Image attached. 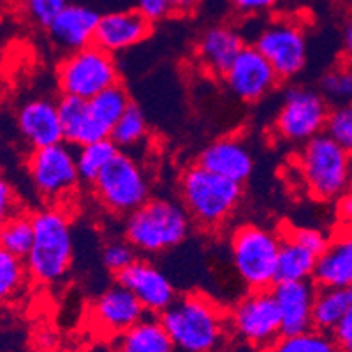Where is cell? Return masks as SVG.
<instances>
[{
    "label": "cell",
    "mask_w": 352,
    "mask_h": 352,
    "mask_svg": "<svg viewBox=\"0 0 352 352\" xmlns=\"http://www.w3.org/2000/svg\"><path fill=\"white\" fill-rule=\"evenodd\" d=\"M138 259V250L129 243L127 238L108 241L102 248V264L111 275L118 276Z\"/></svg>",
    "instance_id": "obj_35"
},
{
    "label": "cell",
    "mask_w": 352,
    "mask_h": 352,
    "mask_svg": "<svg viewBox=\"0 0 352 352\" xmlns=\"http://www.w3.org/2000/svg\"><path fill=\"white\" fill-rule=\"evenodd\" d=\"M16 125L25 143L32 150L64 141L58 100L36 97L27 100L16 115Z\"/></svg>",
    "instance_id": "obj_18"
},
{
    "label": "cell",
    "mask_w": 352,
    "mask_h": 352,
    "mask_svg": "<svg viewBox=\"0 0 352 352\" xmlns=\"http://www.w3.org/2000/svg\"><path fill=\"white\" fill-rule=\"evenodd\" d=\"M34 243V217L25 212H16L0 224V247L14 254L27 257Z\"/></svg>",
    "instance_id": "obj_29"
},
{
    "label": "cell",
    "mask_w": 352,
    "mask_h": 352,
    "mask_svg": "<svg viewBox=\"0 0 352 352\" xmlns=\"http://www.w3.org/2000/svg\"><path fill=\"white\" fill-rule=\"evenodd\" d=\"M30 273L23 257L0 247V303L11 301L23 292Z\"/></svg>",
    "instance_id": "obj_32"
},
{
    "label": "cell",
    "mask_w": 352,
    "mask_h": 352,
    "mask_svg": "<svg viewBox=\"0 0 352 352\" xmlns=\"http://www.w3.org/2000/svg\"><path fill=\"white\" fill-rule=\"evenodd\" d=\"M136 9H140L144 16L152 20L153 23L171 16V11H169L166 0H136Z\"/></svg>",
    "instance_id": "obj_39"
},
{
    "label": "cell",
    "mask_w": 352,
    "mask_h": 352,
    "mask_svg": "<svg viewBox=\"0 0 352 352\" xmlns=\"http://www.w3.org/2000/svg\"><path fill=\"white\" fill-rule=\"evenodd\" d=\"M116 282L125 285L141 301L144 310L155 316L168 310L178 298L169 276L148 259L138 257L125 272L116 276Z\"/></svg>",
    "instance_id": "obj_14"
},
{
    "label": "cell",
    "mask_w": 352,
    "mask_h": 352,
    "mask_svg": "<svg viewBox=\"0 0 352 352\" xmlns=\"http://www.w3.org/2000/svg\"><path fill=\"white\" fill-rule=\"evenodd\" d=\"M282 319V335H296L312 329V308L317 285L310 280L276 282L272 287Z\"/></svg>",
    "instance_id": "obj_20"
},
{
    "label": "cell",
    "mask_w": 352,
    "mask_h": 352,
    "mask_svg": "<svg viewBox=\"0 0 352 352\" xmlns=\"http://www.w3.org/2000/svg\"><path fill=\"white\" fill-rule=\"evenodd\" d=\"M159 317L178 351L220 352L224 347L228 312L204 292L182 294Z\"/></svg>",
    "instance_id": "obj_1"
},
{
    "label": "cell",
    "mask_w": 352,
    "mask_h": 352,
    "mask_svg": "<svg viewBox=\"0 0 352 352\" xmlns=\"http://www.w3.org/2000/svg\"><path fill=\"white\" fill-rule=\"evenodd\" d=\"M349 192H352V164H351V175H349V187H347Z\"/></svg>",
    "instance_id": "obj_44"
},
{
    "label": "cell",
    "mask_w": 352,
    "mask_h": 352,
    "mask_svg": "<svg viewBox=\"0 0 352 352\" xmlns=\"http://www.w3.org/2000/svg\"><path fill=\"white\" fill-rule=\"evenodd\" d=\"M116 83H120V69L115 55L96 43L67 53L56 67V85L62 96L90 100Z\"/></svg>",
    "instance_id": "obj_7"
},
{
    "label": "cell",
    "mask_w": 352,
    "mask_h": 352,
    "mask_svg": "<svg viewBox=\"0 0 352 352\" xmlns=\"http://www.w3.org/2000/svg\"><path fill=\"white\" fill-rule=\"evenodd\" d=\"M109 138L122 152L140 146L148 138V120L143 109L132 102L127 111L120 116V120L113 125Z\"/></svg>",
    "instance_id": "obj_30"
},
{
    "label": "cell",
    "mask_w": 352,
    "mask_h": 352,
    "mask_svg": "<svg viewBox=\"0 0 352 352\" xmlns=\"http://www.w3.org/2000/svg\"><path fill=\"white\" fill-rule=\"evenodd\" d=\"M25 11L34 23L48 27L58 12L69 4L67 0H23Z\"/></svg>",
    "instance_id": "obj_36"
},
{
    "label": "cell",
    "mask_w": 352,
    "mask_h": 352,
    "mask_svg": "<svg viewBox=\"0 0 352 352\" xmlns=\"http://www.w3.org/2000/svg\"><path fill=\"white\" fill-rule=\"evenodd\" d=\"M97 203L115 217H127L150 199L148 176L141 164L127 152L106 166L92 184Z\"/></svg>",
    "instance_id": "obj_8"
},
{
    "label": "cell",
    "mask_w": 352,
    "mask_h": 352,
    "mask_svg": "<svg viewBox=\"0 0 352 352\" xmlns=\"http://www.w3.org/2000/svg\"><path fill=\"white\" fill-rule=\"evenodd\" d=\"M224 81L236 99L247 104H256L266 99L282 80L266 56L254 44H247L226 72Z\"/></svg>",
    "instance_id": "obj_13"
},
{
    "label": "cell",
    "mask_w": 352,
    "mask_h": 352,
    "mask_svg": "<svg viewBox=\"0 0 352 352\" xmlns=\"http://www.w3.org/2000/svg\"><path fill=\"white\" fill-rule=\"evenodd\" d=\"M231 4L243 16H256L275 8L278 0H231Z\"/></svg>",
    "instance_id": "obj_38"
},
{
    "label": "cell",
    "mask_w": 352,
    "mask_h": 352,
    "mask_svg": "<svg viewBox=\"0 0 352 352\" xmlns=\"http://www.w3.org/2000/svg\"><path fill=\"white\" fill-rule=\"evenodd\" d=\"M352 155L326 132L301 144L298 166L308 194L317 201H336L347 192Z\"/></svg>",
    "instance_id": "obj_5"
},
{
    "label": "cell",
    "mask_w": 352,
    "mask_h": 352,
    "mask_svg": "<svg viewBox=\"0 0 352 352\" xmlns=\"http://www.w3.org/2000/svg\"><path fill=\"white\" fill-rule=\"evenodd\" d=\"M319 92L335 106L352 102V62L329 67L320 78Z\"/></svg>",
    "instance_id": "obj_33"
},
{
    "label": "cell",
    "mask_w": 352,
    "mask_h": 352,
    "mask_svg": "<svg viewBox=\"0 0 352 352\" xmlns=\"http://www.w3.org/2000/svg\"><path fill=\"white\" fill-rule=\"evenodd\" d=\"M146 310L141 301L125 285L116 282L96 298L90 317L99 331L118 336L140 322Z\"/></svg>",
    "instance_id": "obj_15"
},
{
    "label": "cell",
    "mask_w": 352,
    "mask_h": 352,
    "mask_svg": "<svg viewBox=\"0 0 352 352\" xmlns=\"http://www.w3.org/2000/svg\"><path fill=\"white\" fill-rule=\"evenodd\" d=\"M261 352H340L333 335L319 329H308L296 335H280Z\"/></svg>",
    "instance_id": "obj_28"
},
{
    "label": "cell",
    "mask_w": 352,
    "mask_h": 352,
    "mask_svg": "<svg viewBox=\"0 0 352 352\" xmlns=\"http://www.w3.org/2000/svg\"><path fill=\"white\" fill-rule=\"evenodd\" d=\"M178 194L192 224L203 231L215 232L236 213L243 199V184L208 171L196 162L180 175Z\"/></svg>",
    "instance_id": "obj_2"
},
{
    "label": "cell",
    "mask_w": 352,
    "mask_h": 352,
    "mask_svg": "<svg viewBox=\"0 0 352 352\" xmlns=\"http://www.w3.org/2000/svg\"><path fill=\"white\" fill-rule=\"evenodd\" d=\"M88 102H90V109H92L94 116L108 129H113V125L120 120V116L132 104L127 88L122 83L106 88L100 94H97L96 97H92Z\"/></svg>",
    "instance_id": "obj_31"
},
{
    "label": "cell",
    "mask_w": 352,
    "mask_h": 352,
    "mask_svg": "<svg viewBox=\"0 0 352 352\" xmlns=\"http://www.w3.org/2000/svg\"><path fill=\"white\" fill-rule=\"evenodd\" d=\"M312 280L317 287L352 289V229L340 228L329 238Z\"/></svg>",
    "instance_id": "obj_22"
},
{
    "label": "cell",
    "mask_w": 352,
    "mask_h": 352,
    "mask_svg": "<svg viewBox=\"0 0 352 352\" xmlns=\"http://www.w3.org/2000/svg\"><path fill=\"white\" fill-rule=\"evenodd\" d=\"M278 234H280V252L276 263V282L310 280L320 254L298 240L289 226L280 229Z\"/></svg>",
    "instance_id": "obj_24"
},
{
    "label": "cell",
    "mask_w": 352,
    "mask_h": 352,
    "mask_svg": "<svg viewBox=\"0 0 352 352\" xmlns=\"http://www.w3.org/2000/svg\"><path fill=\"white\" fill-rule=\"evenodd\" d=\"M280 252L278 231L257 224H243L229 238L232 268L247 289H272L276 282Z\"/></svg>",
    "instance_id": "obj_6"
},
{
    "label": "cell",
    "mask_w": 352,
    "mask_h": 352,
    "mask_svg": "<svg viewBox=\"0 0 352 352\" xmlns=\"http://www.w3.org/2000/svg\"><path fill=\"white\" fill-rule=\"evenodd\" d=\"M64 141L71 146H85L94 141L109 138L111 129L100 124L90 109V102L80 97L62 96L58 99Z\"/></svg>",
    "instance_id": "obj_23"
},
{
    "label": "cell",
    "mask_w": 352,
    "mask_h": 352,
    "mask_svg": "<svg viewBox=\"0 0 352 352\" xmlns=\"http://www.w3.org/2000/svg\"><path fill=\"white\" fill-rule=\"evenodd\" d=\"M331 108L319 90L291 87L275 116V134L291 144H303L326 131Z\"/></svg>",
    "instance_id": "obj_9"
},
{
    "label": "cell",
    "mask_w": 352,
    "mask_h": 352,
    "mask_svg": "<svg viewBox=\"0 0 352 352\" xmlns=\"http://www.w3.org/2000/svg\"><path fill=\"white\" fill-rule=\"evenodd\" d=\"M171 11V16H185L192 14L199 6V0H166Z\"/></svg>",
    "instance_id": "obj_42"
},
{
    "label": "cell",
    "mask_w": 352,
    "mask_h": 352,
    "mask_svg": "<svg viewBox=\"0 0 352 352\" xmlns=\"http://www.w3.org/2000/svg\"><path fill=\"white\" fill-rule=\"evenodd\" d=\"M247 46L243 34L236 27L220 23L208 27L196 43V60L206 74L224 78L226 72Z\"/></svg>",
    "instance_id": "obj_16"
},
{
    "label": "cell",
    "mask_w": 352,
    "mask_h": 352,
    "mask_svg": "<svg viewBox=\"0 0 352 352\" xmlns=\"http://www.w3.org/2000/svg\"><path fill=\"white\" fill-rule=\"evenodd\" d=\"M34 243L25 257L30 278L53 285L67 276L74 257V240L67 213L58 206L34 213Z\"/></svg>",
    "instance_id": "obj_3"
},
{
    "label": "cell",
    "mask_w": 352,
    "mask_h": 352,
    "mask_svg": "<svg viewBox=\"0 0 352 352\" xmlns=\"http://www.w3.org/2000/svg\"><path fill=\"white\" fill-rule=\"evenodd\" d=\"M192 219L184 204L166 197H150L125 217L124 236L138 252L146 256L168 252L187 240Z\"/></svg>",
    "instance_id": "obj_4"
},
{
    "label": "cell",
    "mask_w": 352,
    "mask_h": 352,
    "mask_svg": "<svg viewBox=\"0 0 352 352\" xmlns=\"http://www.w3.org/2000/svg\"><path fill=\"white\" fill-rule=\"evenodd\" d=\"M344 43H345V53H347V58L352 62V21L349 23V27L345 28Z\"/></svg>",
    "instance_id": "obj_43"
},
{
    "label": "cell",
    "mask_w": 352,
    "mask_h": 352,
    "mask_svg": "<svg viewBox=\"0 0 352 352\" xmlns=\"http://www.w3.org/2000/svg\"><path fill=\"white\" fill-rule=\"evenodd\" d=\"M16 212H20L16 192H14V188L9 184L8 178L0 175V224Z\"/></svg>",
    "instance_id": "obj_37"
},
{
    "label": "cell",
    "mask_w": 352,
    "mask_h": 352,
    "mask_svg": "<svg viewBox=\"0 0 352 352\" xmlns=\"http://www.w3.org/2000/svg\"><path fill=\"white\" fill-rule=\"evenodd\" d=\"M197 164L238 184H245L254 173L252 152L234 136L219 138L206 144L197 157Z\"/></svg>",
    "instance_id": "obj_21"
},
{
    "label": "cell",
    "mask_w": 352,
    "mask_h": 352,
    "mask_svg": "<svg viewBox=\"0 0 352 352\" xmlns=\"http://www.w3.org/2000/svg\"><path fill=\"white\" fill-rule=\"evenodd\" d=\"M99 20V12L88 6L67 4L46 30L56 48L71 53L94 44Z\"/></svg>",
    "instance_id": "obj_19"
},
{
    "label": "cell",
    "mask_w": 352,
    "mask_h": 352,
    "mask_svg": "<svg viewBox=\"0 0 352 352\" xmlns=\"http://www.w3.org/2000/svg\"><path fill=\"white\" fill-rule=\"evenodd\" d=\"M333 338L338 345V351L352 352V305L340 324H338V328L333 331Z\"/></svg>",
    "instance_id": "obj_40"
},
{
    "label": "cell",
    "mask_w": 352,
    "mask_h": 352,
    "mask_svg": "<svg viewBox=\"0 0 352 352\" xmlns=\"http://www.w3.org/2000/svg\"><path fill=\"white\" fill-rule=\"evenodd\" d=\"M254 46L266 56L280 80L298 76L307 65V34L303 25L291 18H276L264 25Z\"/></svg>",
    "instance_id": "obj_12"
},
{
    "label": "cell",
    "mask_w": 352,
    "mask_h": 352,
    "mask_svg": "<svg viewBox=\"0 0 352 352\" xmlns=\"http://www.w3.org/2000/svg\"><path fill=\"white\" fill-rule=\"evenodd\" d=\"M118 152L120 148L113 143L111 138H104V140L80 146L76 152V160L81 182L92 185L97 176L104 171L106 166L118 155Z\"/></svg>",
    "instance_id": "obj_27"
},
{
    "label": "cell",
    "mask_w": 352,
    "mask_h": 352,
    "mask_svg": "<svg viewBox=\"0 0 352 352\" xmlns=\"http://www.w3.org/2000/svg\"><path fill=\"white\" fill-rule=\"evenodd\" d=\"M336 219L340 228L352 229V192H344L336 199Z\"/></svg>",
    "instance_id": "obj_41"
},
{
    "label": "cell",
    "mask_w": 352,
    "mask_h": 352,
    "mask_svg": "<svg viewBox=\"0 0 352 352\" xmlns=\"http://www.w3.org/2000/svg\"><path fill=\"white\" fill-rule=\"evenodd\" d=\"M352 305V289L317 287L312 308L314 329L333 335Z\"/></svg>",
    "instance_id": "obj_26"
},
{
    "label": "cell",
    "mask_w": 352,
    "mask_h": 352,
    "mask_svg": "<svg viewBox=\"0 0 352 352\" xmlns=\"http://www.w3.org/2000/svg\"><path fill=\"white\" fill-rule=\"evenodd\" d=\"M176 345L159 316L143 317L116 336L115 352H175Z\"/></svg>",
    "instance_id": "obj_25"
},
{
    "label": "cell",
    "mask_w": 352,
    "mask_h": 352,
    "mask_svg": "<svg viewBox=\"0 0 352 352\" xmlns=\"http://www.w3.org/2000/svg\"><path fill=\"white\" fill-rule=\"evenodd\" d=\"M229 331L250 347L264 349L282 335L280 310L272 289H248L228 314Z\"/></svg>",
    "instance_id": "obj_10"
},
{
    "label": "cell",
    "mask_w": 352,
    "mask_h": 352,
    "mask_svg": "<svg viewBox=\"0 0 352 352\" xmlns=\"http://www.w3.org/2000/svg\"><path fill=\"white\" fill-rule=\"evenodd\" d=\"M27 169L37 194L50 203L71 196L81 182L74 146L65 141L32 150Z\"/></svg>",
    "instance_id": "obj_11"
},
{
    "label": "cell",
    "mask_w": 352,
    "mask_h": 352,
    "mask_svg": "<svg viewBox=\"0 0 352 352\" xmlns=\"http://www.w3.org/2000/svg\"><path fill=\"white\" fill-rule=\"evenodd\" d=\"M324 132L352 155V102L338 104L329 111Z\"/></svg>",
    "instance_id": "obj_34"
},
{
    "label": "cell",
    "mask_w": 352,
    "mask_h": 352,
    "mask_svg": "<svg viewBox=\"0 0 352 352\" xmlns=\"http://www.w3.org/2000/svg\"><path fill=\"white\" fill-rule=\"evenodd\" d=\"M153 21L140 9H124L100 14L94 43L109 53H120L134 48L152 36Z\"/></svg>",
    "instance_id": "obj_17"
}]
</instances>
